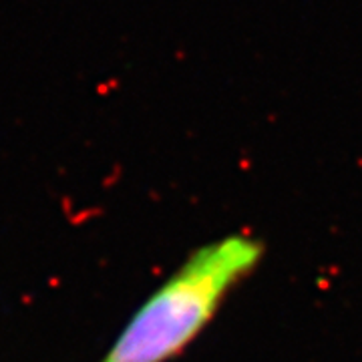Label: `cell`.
<instances>
[{
	"instance_id": "obj_1",
	"label": "cell",
	"mask_w": 362,
	"mask_h": 362,
	"mask_svg": "<svg viewBox=\"0 0 362 362\" xmlns=\"http://www.w3.org/2000/svg\"><path fill=\"white\" fill-rule=\"evenodd\" d=\"M264 256V242L250 233L221 235L195 247L143 302L99 362L173 361L199 338Z\"/></svg>"
}]
</instances>
